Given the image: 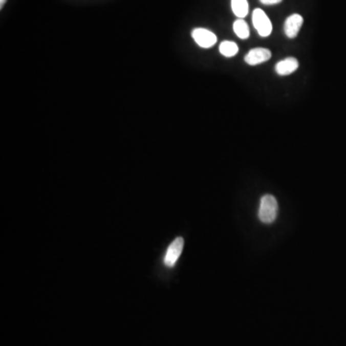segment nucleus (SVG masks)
<instances>
[{
    "mask_svg": "<svg viewBox=\"0 0 346 346\" xmlns=\"http://www.w3.org/2000/svg\"><path fill=\"white\" fill-rule=\"evenodd\" d=\"M220 52L225 57H233V56L236 55V53L239 52V48L236 42L230 41V40H224L220 46Z\"/></svg>",
    "mask_w": 346,
    "mask_h": 346,
    "instance_id": "nucleus-10",
    "label": "nucleus"
},
{
    "mask_svg": "<svg viewBox=\"0 0 346 346\" xmlns=\"http://www.w3.org/2000/svg\"><path fill=\"white\" fill-rule=\"evenodd\" d=\"M5 2H6V0H0V8L3 7V5L5 4Z\"/></svg>",
    "mask_w": 346,
    "mask_h": 346,
    "instance_id": "nucleus-12",
    "label": "nucleus"
},
{
    "mask_svg": "<svg viewBox=\"0 0 346 346\" xmlns=\"http://www.w3.org/2000/svg\"><path fill=\"white\" fill-rule=\"evenodd\" d=\"M183 248H184V239L180 236L175 239L165 252L164 263L166 267L172 268L175 266L177 260L179 259L181 255Z\"/></svg>",
    "mask_w": 346,
    "mask_h": 346,
    "instance_id": "nucleus-3",
    "label": "nucleus"
},
{
    "mask_svg": "<svg viewBox=\"0 0 346 346\" xmlns=\"http://www.w3.org/2000/svg\"><path fill=\"white\" fill-rule=\"evenodd\" d=\"M298 67V61L295 58L290 57L276 63L275 71L277 74L281 76H286V75H290L292 72L296 71Z\"/></svg>",
    "mask_w": 346,
    "mask_h": 346,
    "instance_id": "nucleus-7",
    "label": "nucleus"
},
{
    "mask_svg": "<svg viewBox=\"0 0 346 346\" xmlns=\"http://www.w3.org/2000/svg\"><path fill=\"white\" fill-rule=\"evenodd\" d=\"M283 0H260V2L265 5H275V4H279Z\"/></svg>",
    "mask_w": 346,
    "mask_h": 346,
    "instance_id": "nucleus-11",
    "label": "nucleus"
},
{
    "mask_svg": "<svg viewBox=\"0 0 346 346\" xmlns=\"http://www.w3.org/2000/svg\"><path fill=\"white\" fill-rule=\"evenodd\" d=\"M252 20L255 29L259 33L261 37H268L272 32V24L267 16V14L262 9H255L253 11Z\"/></svg>",
    "mask_w": 346,
    "mask_h": 346,
    "instance_id": "nucleus-2",
    "label": "nucleus"
},
{
    "mask_svg": "<svg viewBox=\"0 0 346 346\" xmlns=\"http://www.w3.org/2000/svg\"><path fill=\"white\" fill-rule=\"evenodd\" d=\"M191 36L200 48H212L218 40L217 36L212 31L205 28L193 29L191 32Z\"/></svg>",
    "mask_w": 346,
    "mask_h": 346,
    "instance_id": "nucleus-4",
    "label": "nucleus"
},
{
    "mask_svg": "<svg viewBox=\"0 0 346 346\" xmlns=\"http://www.w3.org/2000/svg\"><path fill=\"white\" fill-rule=\"evenodd\" d=\"M303 24V17L298 14L289 16L284 25V31L288 38L293 39L298 35L299 30Z\"/></svg>",
    "mask_w": 346,
    "mask_h": 346,
    "instance_id": "nucleus-6",
    "label": "nucleus"
},
{
    "mask_svg": "<svg viewBox=\"0 0 346 346\" xmlns=\"http://www.w3.org/2000/svg\"><path fill=\"white\" fill-rule=\"evenodd\" d=\"M231 6L233 13L240 18H244L247 16L249 7L247 0H231Z\"/></svg>",
    "mask_w": 346,
    "mask_h": 346,
    "instance_id": "nucleus-8",
    "label": "nucleus"
},
{
    "mask_svg": "<svg viewBox=\"0 0 346 346\" xmlns=\"http://www.w3.org/2000/svg\"><path fill=\"white\" fill-rule=\"evenodd\" d=\"M278 202L275 197L271 194L264 196L261 198L258 212L260 221L267 224L272 223L278 215Z\"/></svg>",
    "mask_w": 346,
    "mask_h": 346,
    "instance_id": "nucleus-1",
    "label": "nucleus"
},
{
    "mask_svg": "<svg viewBox=\"0 0 346 346\" xmlns=\"http://www.w3.org/2000/svg\"><path fill=\"white\" fill-rule=\"evenodd\" d=\"M270 58L271 52L267 48H253L244 57V61L250 66H256L267 62Z\"/></svg>",
    "mask_w": 346,
    "mask_h": 346,
    "instance_id": "nucleus-5",
    "label": "nucleus"
},
{
    "mask_svg": "<svg viewBox=\"0 0 346 346\" xmlns=\"http://www.w3.org/2000/svg\"><path fill=\"white\" fill-rule=\"evenodd\" d=\"M233 28H234V32L236 33V36L240 39H247L249 37V35H250L249 26H248V24H246V21L244 20L243 18H239L237 20H236L234 23Z\"/></svg>",
    "mask_w": 346,
    "mask_h": 346,
    "instance_id": "nucleus-9",
    "label": "nucleus"
}]
</instances>
